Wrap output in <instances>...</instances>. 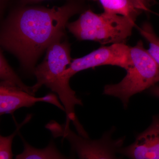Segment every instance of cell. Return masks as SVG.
<instances>
[{
	"mask_svg": "<svg viewBox=\"0 0 159 159\" xmlns=\"http://www.w3.org/2000/svg\"><path fill=\"white\" fill-rule=\"evenodd\" d=\"M156 84L157 83L159 82V72L157 76L156 80Z\"/></svg>",
	"mask_w": 159,
	"mask_h": 159,
	"instance_id": "cell-18",
	"label": "cell"
},
{
	"mask_svg": "<svg viewBox=\"0 0 159 159\" xmlns=\"http://www.w3.org/2000/svg\"><path fill=\"white\" fill-rule=\"evenodd\" d=\"M21 139L24 144V151L17 155L16 159H67V157L61 153L55 146L54 142H51L45 148L39 149L32 147L25 141L21 135Z\"/></svg>",
	"mask_w": 159,
	"mask_h": 159,
	"instance_id": "cell-9",
	"label": "cell"
},
{
	"mask_svg": "<svg viewBox=\"0 0 159 159\" xmlns=\"http://www.w3.org/2000/svg\"><path fill=\"white\" fill-rule=\"evenodd\" d=\"M45 127L54 138L61 137L68 140L72 152L76 154L79 159H117V154L122 147L125 140L123 138L116 140L112 139L115 128L104 133L101 139L93 140L75 133L71 130L70 126L65 124L61 125L53 120L48 123Z\"/></svg>",
	"mask_w": 159,
	"mask_h": 159,
	"instance_id": "cell-5",
	"label": "cell"
},
{
	"mask_svg": "<svg viewBox=\"0 0 159 159\" xmlns=\"http://www.w3.org/2000/svg\"><path fill=\"white\" fill-rule=\"evenodd\" d=\"M32 118V115H28L25 120L20 124L16 126V129L11 135L9 136H0V159H10L13 158L12 147V141L14 137L18 133L22 126L28 123Z\"/></svg>",
	"mask_w": 159,
	"mask_h": 159,
	"instance_id": "cell-13",
	"label": "cell"
},
{
	"mask_svg": "<svg viewBox=\"0 0 159 159\" xmlns=\"http://www.w3.org/2000/svg\"><path fill=\"white\" fill-rule=\"evenodd\" d=\"M0 78L2 81L10 83L19 87L31 95H35L33 93L31 86H28L25 84L16 73L11 68L2 51L0 54Z\"/></svg>",
	"mask_w": 159,
	"mask_h": 159,
	"instance_id": "cell-11",
	"label": "cell"
},
{
	"mask_svg": "<svg viewBox=\"0 0 159 159\" xmlns=\"http://www.w3.org/2000/svg\"><path fill=\"white\" fill-rule=\"evenodd\" d=\"M70 47L65 36L54 41L46 50L44 59L35 67L33 74L37 82L31 86L35 93L43 85L57 93L65 109V125L70 126L72 122L77 130L82 127L75 113V106H83L82 100L77 98L71 88L70 82L64 77L66 70L70 64Z\"/></svg>",
	"mask_w": 159,
	"mask_h": 159,
	"instance_id": "cell-2",
	"label": "cell"
},
{
	"mask_svg": "<svg viewBox=\"0 0 159 159\" xmlns=\"http://www.w3.org/2000/svg\"><path fill=\"white\" fill-rule=\"evenodd\" d=\"M135 20L127 16L104 11L97 14L89 9L79 18L68 23L69 31L80 40H92L102 44L125 43L131 36Z\"/></svg>",
	"mask_w": 159,
	"mask_h": 159,
	"instance_id": "cell-3",
	"label": "cell"
},
{
	"mask_svg": "<svg viewBox=\"0 0 159 159\" xmlns=\"http://www.w3.org/2000/svg\"><path fill=\"white\" fill-rule=\"evenodd\" d=\"M20 1L26 2H37L39 1H43V0H20ZM93 1H97V0H93Z\"/></svg>",
	"mask_w": 159,
	"mask_h": 159,
	"instance_id": "cell-17",
	"label": "cell"
},
{
	"mask_svg": "<svg viewBox=\"0 0 159 159\" xmlns=\"http://www.w3.org/2000/svg\"><path fill=\"white\" fill-rule=\"evenodd\" d=\"M149 92L154 97L159 98V86L154 84L149 89Z\"/></svg>",
	"mask_w": 159,
	"mask_h": 159,
	"instance_id": "cell-16",
	"label": "cell"
},
{
	"mask_svg": "<svg viewBox=\"0 0 159 159\" xmlns=\"http://www.w3.org/2000/svg\"><path fill=\"white\" fill-rule=\"evenodd\" d=\"M44 102L43 97H36L10 83L0 84V114L13 113L22 107H30L36 102Z\"/></svg>",
	"mask_w": 159,
	"mask_h": 159,
	"instance_id": "cell-8",
	"label": "cell"
},
{
	"mask_svg": "<svg viewBox=\"0 0 159 159\" xmlns=\"http://www.w3.org/2000/svg\"><path fill=\"white\" fill-rule=\"evenodd\" d=\"M119 153L129 159H159V115L153 116L148 128L132 144L120 148Z\"/></svg>",
	"mask_w": 159,
	"mask_h": 159,
	"instance_id": "cell-7",
	"label": "cell"
},
{
	"mask_svg": "<svg viewBox=\"0 0 159 159\" xmlns=\"http://www.w3.org/2000/svg\"><path fill=\"white\" fill-rule=\"evenodd\" d=\"M130 47L125 43L113 44L101 47L84 57L72 59L64 74L65 79L70 81L75 74L99 66H117L127 70L132 65Z\"/></svg>",
	"mask_w": 159,
	"mask_h": 159,
	"instance_id": "cell-6",
	"label": "cell"
},
{
	"mask_svg": "<svg viewBox=\"0 0 159 159\" xmlns=\"http://www.w3.org/2000/svg\"><path fill=\"white\" fill-rule=\"evenodd\" d=\"M79 10L73 3L51 9H18L9 15L3 25L1 45L16 56L23 70L33 74L40 56L54 41L66 35L69 20Z\"/></svg>",
	"mask_w": 159,
	"mask_h": 159,
	"instance_id": "cell-1",
	"label": "cell"
},
{
	"mask_svg": "<svg viewBox=\"0 0 159 159\" xmlns=\"http://www.w3.org/2000/svg\"><path fill=\"white\" fill-rule=\"evenodd\" d=\"M132 65L127 70V74L121 81L116 84L105 85L103 94L120 99L126 108L129 99L156 84L159 65L144 48L142 41L130 47Z\"/></svg>",
	"mask_w": 159,
	"mask_h": 159,
	"instance_id": "cell-4",
	"label": "cell"
},
{
	"mask_svg": "<svg viewBox=\"0 0 159 159\" xmlns=\"http://www.w3.org/2000/svg\"><path fill=\"white\" fill-rule=\"evenodd\" d=\"M43 99L44 102L51 103L60 109L61 110L64 111H65L64 107L63 105H61L55 94L50 93L46 95L44 97H43Z\"/></svg>",
	"mask_w": 159,
	"mask_h": 159,
	"instance_id": "cell-15",
	"label": "cell"
},
{
	"mask_svg": "<svg viewBox=\"0 0 159 159\" xmlns=\"http://www.w3.org/2000/svg\"><path fill=\"white\" fill-rule=\"evenodd\" d=\"M139 30L141 35L149 43L148 53L159 65V37L149 23H145Z\"/></svg>",
	"mask_w": 159,
	"mask_h": 159,
	"instance_id": "cell-12",
	"label": "cell"
},
{
	"mask_svg": "<svg viewBox=\"0 0 159 159\" xmlns=\"http://www.w3.org/2000/svg\"><path fill=\"white\" fill-rule=\"evenodd\" d=\"M137 8L141 11H148L155 3V0H131Z\"/></svg>",
	"mask_w": 159,
	"mask_h": 159,
	"instance_id": "cell-14",
	"label": "cell"
},
{
	"mask_svg": "<svg viewBox=\"0 0 159 159\" xmlns=\"http://www.w3.org/2000/svg\"><path fill=\"white\" fill-rule=\"evenodd\" d=\"M104 11L127 16L135 21L142 11L134 5L131 0H99Z\"/></svg>",
	"mask_w": 159,
	"mask_h": 159,
	"instance_id": "cell-10",
	"label": "cell"
}]
</instances>
